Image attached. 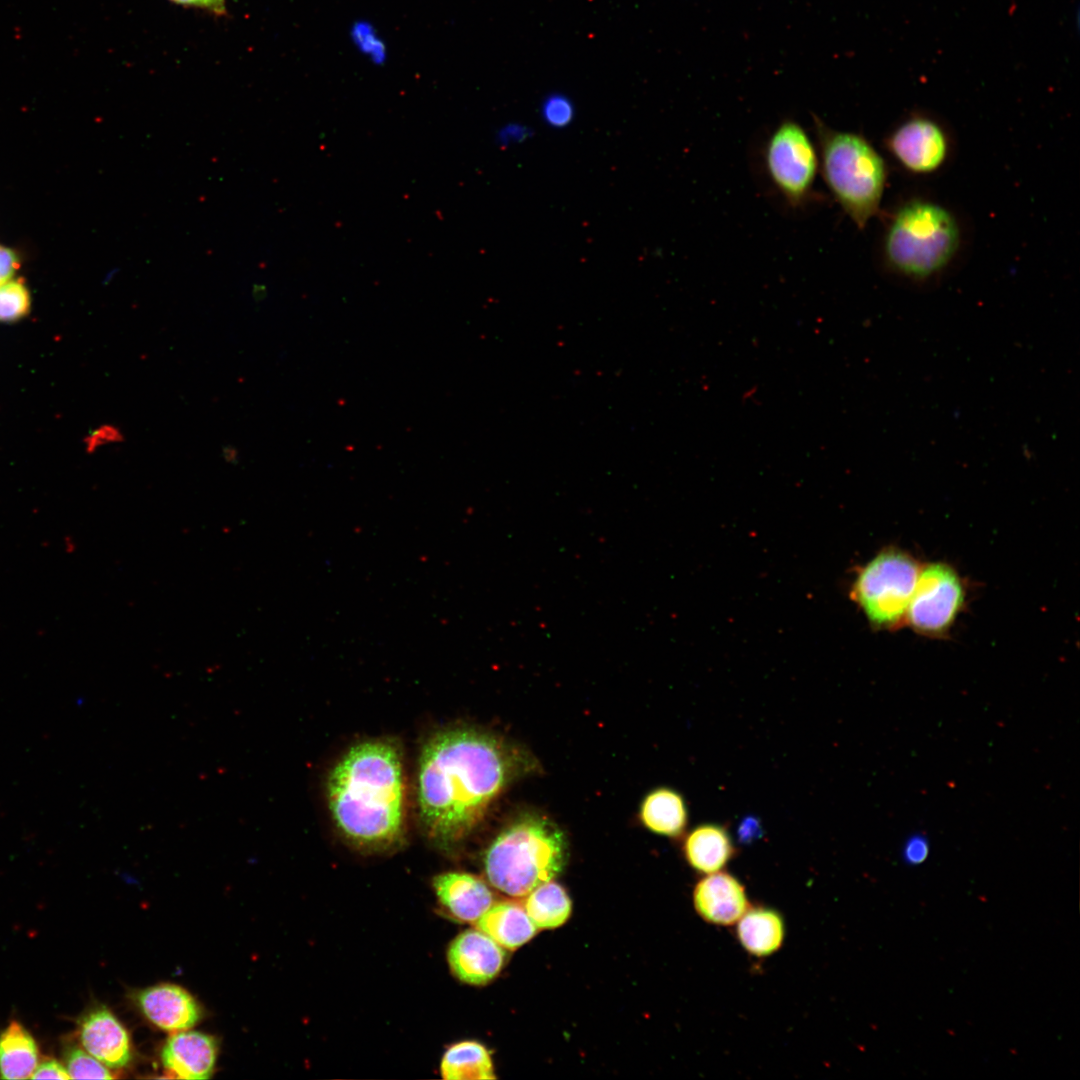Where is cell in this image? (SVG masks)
<instances>
[{
    "instance_id": "6da1fadb",
    "label": "cell",
    "mask_w": 1080,
    "mask_h": 1080,
    "mask_svg": "<svg viewBox=\"0 0 1080 1080\" xmlns=\"http://www.w3.org/2000/svg\"><path fill=\"white\" fill-rule=\"evenodd\" d=\"M520 754L486 732L442 730L424 745L417 805L426 835L442 848L465 838L520 771Z\"/></svg>"
},
{
    "instance_id": "7a4b0ae2",
    "label": "cell",
    "mask_w": 1080,
    "mask_h": 1080,
    "mask_svg": "<svg viewBox=\"0 0 1080 1080\" xmlns=\"http://www.w3.org/2000/svg\"><path fill=\"white\" fill-rule=\"evenodd\" d=\"M327 792L336 828L353 846L384 851L403 839V760L392 741L372 739L350 747L331 770Z\"/></svg>"
},
{
    "instance_id": "3957f363",
    "label": "cell",
    "mask_w": 1080,
    "mask_h": 1080,
    "mask_svg": "<svg viewBox=\"0 0 1080 1080\" xmlns=\"http://www.w3.org/2000/svg\"><path fill=\"white\" fill-rule=\"evenodd\" d=\"M962 232L955 215L928 199H910L890 215L882 260L897 279L916 286L938 280L959 252Z\"/></svg>"
},
{
    "instance_id": "277c9868",
    "label": "cell",
    "mask_w": 1080,
    "mask_h": 1080,
    "mask_svg": "<svg viewBox=\"0 0 1080 1080\" xmlns=\"http://www.w3.org/2000/svg\"><path fill=\"white\" fill-rule=\"evenodd\" d=\"M813 123L823 180L845 214L863 230L880 210L888 179L885 159L863 135L833 129L817 116Z\"/></svg>"
},
{
    "instance_id": "5b68a950",
    "label": "cell",
    "mask_w": 1080,
    "mask_h": 1080,
    "mask_svg": "<svg viewBox=\"0 0 1080 1080\" xmlns=\"http://www.w3.org/2000/svg\"><path fill=\"white\" fill-rule=\"evenodd\" d=\"M566 858L567 842L558 826L544 817L526 815L493 840L484 855V870L493 887L522 897L555 878Z\"/></svg>"
},
{
    "instance_id": "8992f818",
    "label": "cell",
    "mask_w": 1080,
    "mask_h": 1080,
    "mask_svg": "<svg viewBox=\"0 0 1080 1080\" xmlns=\"http://www.w3.org/2000/svg\"><path fill=\"white\" fill-rule=\"evenodd\" d=\"M920 568L910 554L893 548L881 551L858 570L851 597L873 627L893 630L906 622Z\"/></svg>"
},
{
    "instance_id": "52a82bcc",
    "label": "cell",
    "mask_w": 1080,
    "mask_h": 1080,
    "mask_svg": "<svg viewBox=\"0 0 1080 1080\" xmlns=\"http://www.w3.org/2000/svg\"><path fill=\"white\" fill-rule=\"evenodd\" d=\"M763 163L771 184L790 206L799 207L809 199L819 155L801 124L785 119L772 130L764 145Z\"/></svg>"
},
{
    "instance_id": "ba28073f",
    "label": "cell",
    "mask_w": 1080,
    "mask_h": 1080,
    "mask_svg": "<svg viewBox=\"0 0 1080 1080\" xmlns=\"http://www.w3.org/2000/svg\"><path fill=\"white\" fill-rule=\"evenodd\" d=\"M966 590L957 571L942 562L920 568L906 622L920 635L942 637L964 607Z\"/></svg>"
},
{
    "instance_id": "9c48e42d",
    "label": "cell",
    "mask_w": 1080,
    "mask_h": 1080,
    "mask_svg": "<svg viewBox=\"0 0 1080 1080\" xmlns=\"http://www.w3.org/2000/svg\"><path fill=\"white\" fill-rule=\"evenodd\" d=\"M886 146L905 170L918 175L938 171L950 150L943 126L924 115H913L902 121L888 135Z\"/></svg>"
},
{
    "instance_id": "30bf717a",
    "label": "cell",
    "mask_w": 1080,
    "mask_h": 1080,
    "mask_svg": "<svg viewBox=\"0 0 1080 1080\" xmlns=\"http://www.w3.org/2000/svg\"><path fill=\"white\" fill-rule=\"evenodd\" d=\"M80 1045L109 1069L126 1067L132 1059L128 1031L104 1005L87 1010L77 1024Z\"/></svg>"
},
{
    "instance_id": "8fae6325",
    "label": "cell",
    "mask_w": 1080,
    "mask_h": 1080,
    "mask_svg": "<svg viewBox=\"0 0 1080 1080\" xmlns=\"http://www.w3.org/2000/svg\"><path fill=\"white\" fill-rule=\"evenodd\" d=\"M505 951L480 930L459 934L448 949V962L454 975L462 982L481 985L490 982L500 972Z\"/></svg>"
},
{
    "instance_id": "7c38bea8",
    "label": "cell",
    "mask_w": 1080,
    "mask_h": 1080,
    "mask_svg": "<svg viewBox=\"0 0 1080 1080\" xmlns=\"http://www.w3.org/2000/svg\"><path fill=\"white\" fill-rule=\"evenodd\" d=\"M133 999L150 1023L168 1032L187 1030L202 1016L195 998L184 988L171 983L138 990Z\"/></svg>"
},
{
    "instance_id": "4fadbf2b",
    "label": "cell",
    "mask_w": 1080,
    "mask_h": 1080,
    "mask_svg": "<svg viewBox=\"0 0 1080 1080\" xmlns=\"http://www.w3.org/2000/svg\"><path fill=\"white\" fill-rule=\"evenodd\" d=\"M693 902L705 921L720 926L737 923L750 908L741 882L722 871L707 874L696 884Z\"/></svg>"
},
{
    "instance_id": "5bb4252c",
    "label": "cell",
    "mask_w": 1080,
    "mask_h": 1080,
    "mask_svg": "<svg viewBox=\"0 0 1080 1080\" xmlns=\"http://www.w3.org/2000/svg\"><path fill=\"white\" fill-rule=\"evenodd\" d=\"M217 1043L213 1036L198 1031H178L161 1050L164 1068L181 1079H207L214 1072Z\"/></svg>"
},
{
    "instance_id": "9a60e30c",
    "label": "cell",
    "mask_w": 1080,
    "mask_h": 1080,
    "mask_svg": "<svg viewBox=\"0 0 1080 1080\" xmlns=\"http://www.w3.org/2000/svg\"><path fill=\"white\" fill-rule=\"evenodd\" d=\"M440 903L457 920L476 922L493 904V893L480 878L465 872H446L433 880Z\"/></svg>"
},
{
    "instance_id": "2e32d148",
    "label": "cell",
    "mask_w": 1080,
    "mask_h": 1080,
    "mask_svg": "<svg viewBox=\"0 0 1080 1080\" xmlns=\"http://www.w3.org/2000/svg\"><path fill=\"white\" fill-rule=\"evenodd\" d=\"M684 854L698 872L721 871L735 855V846L725 827L706 823L695 827L686 837Z\"/></svg>"
},
{
    "instance_id": "e0dca14e",
    "label": "cell",
    "mask_w": 1080,
    "mask_h": 1080,
    "mask_svg": "<svg viewBox=\"0 0 1080 1080\" xmlns=\"http://www.w3.org/2000/svg\"><path fill=\"white\" fill-rule=\"evenodd\" d=\"M475 927L508 950L519 948L537 931L524 907L512 901L492 904L475 922Z\"/></svg>"
},
{
    "instance_id": "ac0fdd59",
    "label": "cell",
    "mask_w": 1080,
    "mask_h": 1080,
    "mask_svg": "<svg viewBox=\"0 0 1080 1080\" xmlns=\"http://www.w3.org/2000/svg\"><path fill=\"white\" fill-rule=\"evenodd\" d=\"M737 937L743 948L757 957L780 949L785 936L782 916L766 907L748 909L737 922Z\"/></svg>"
},
{
    "instance_id": "d6986e66",
    "label": "cell",
    "mask_w": 1080,
    "mask_h": 1080,
    "mask_svg": "<svg viewBox=\"0 0 1080 1080\" xmlns=\"http://www.w3.org/2000/svg\"><path fill=\"white\" fill-rule=\"evenodd\" d=\"M38 1063L35 1039L19 1021H10L0 1033V1078H31Z\"/></svg>"
},
{
    "instance_id": "ffe728a7",
    "label": "cell",
    "mask_w": 1080,
    "mask_h": 1080,
    "mask_svg": "<svg viewBox=\"0 0 1080 1080\" xmlns=\"http://www.w3.org/2000/svg\"><path fill=\"white\" fill-rule=\"evenodd\" d=\"M641 820L652 832L676 837L687 824V807L682 796L668 788H660L646 796L641 805Z\"/></svg>"
},
{
    "instance_id": "44dd1931",
    "label": "cell",
    "mask_w": 1080,
    "mask_h": 1080,
    "mask_svg": "<svg viewBox=\"0 0 1080 1080\" xmlns=\"http://www.w3.org/2000/svg\"><path fill=\"white\" fill-rule=\"evenodd\" d=\"M440 1071L446 1080L495 1078L488 1050L476 1041H462L450 1046L443 1055Z\"/></svg>"
},
{
    "instance_id": "7402d4cb",
    "label": "cell",
    "mask_w": 1080,
    "mask_h": 1080,
    "mask_svg": "<svg viewBox=\"0 0 1080 1080\" xmlns=\"http://www.w3.org/2000/svg\"><path fill=\"white\" fill-rule=\"evenodd\" d=\"M524 909L537 928H556L571 913V900L562 886L546 882L529 893Z\"/></svg>"
},
{
    "instance_id": "603a6c76",
    "label": "cell",
    "mask_w": 1080,
    "mask_h": 1080,
    "mask_svg": "<svg viewBox=\"0 0 1080 1080\" xmlns=\"http://www.w3.org/2000/svg\"><path fill=\"white\" fill-rule=\"evenodd\" d=\"M63 1064L70 1079H111L108 1067L90 1055L80 1044L67 1039L62 1046Z\"/></svg>"
},
{
    "instance_id": "cb8c5ba5",
    "label": "cell",
    "mask_w": 1080,
    "mask_h": 1080,
    "mask_svg": "<svg viewBox=\"0 0 1080 1080\" xmlns=\"http://www.w3.org/2000/svg\"><path fill=\"white\" fill-rule=\"evenodd\" d=\"M31 309V295L21 279L0 285V322L12 323L24 318Z\"/></svg>"
},
{
    "instance_id": "d4e9b609",
    "label": "cell",
    "mask_w": 1080,
    "mask_h": 1080,
    "mask_svg": "<svg viewBox=\"0 0 1080 1080\" xmlns=\"http://www.w3.org/2000/svg\"><path fill=\"white\" fill-rule=\"evenodd\" d=\"M575 105L572 99L561 92L545 96L540 105L543 122L553 129L567 128L575 119Z\"/></svg>"
},
{
    "instance_id": "484cf974",
    "label": "cell",
    "mask_w": 1080,
    "mask_h": 1080,
    "mask_svg": "<svg viewBox=\"0 0 1080 1080\" xmlns=\"http://www.w3.org/2000/svg\"><path fill=\"white\" fill-rule=\"evenodd\" d=\"M530 135V128L527 126L517 122H510L497 129L495 140L498 145L506 147L520 144L527 140Z\"/></svg>"
},
{
    "instance_id": "4316f807",
    "label": "cell",
    "mask_w": 1080,
    "mask_h": 1080,
    "mask_svg": "<svg viewBox=\"0 0 1080 1080\" xmlns=\"http://www.w3.org/2000/svg\"><path fill=\"white\" fill-rule=\"evenodd\" d=\"M929 854V845L925 837L912 836L904 845V861L911 865L921 864Z\"/></svg>"
},
{
    "instance_id": "83f0119b",
    "label": "cell",
    "mask_w": 1080,
    "mask_h": 1080,
    "mask_svg": "<svg viewBox=\"0 0 1080 1080\" xmlns=\"http://www.w3.org/2000/svg\"><path fill=\"white\" fill-rule=\"evenodd\" d=\"M32 1079H70L64 1064L52 1057H45L35 1068Z\"/></svg>"
},
{
    "instance_id": "f1b7e54d",
    "label": "cell",
    "mask_w": 1080,
    "mask_h": 1080,
    "mask_svg": "<svg viewBox=\"0 0 1080 1080\" xmlns=\"http://www.w3.org/2000/svg\"><path fill=\"white\" fill-rule=\"evenodd\" d=\"M20 267L14 250L0 244V285L12 280Z\"/></svg>"
},
{
    "instance_id": "f546056e",
    "label": "cell",
    "mask_w": 1080,
    "mask_h": 1080,
    "mask_svg": "<svg viewBox=\"0 0 1080 1080\" xmlns=\"http://www.w3.org/2000/svg\"><path fill=\"white\" fill-rule=\"evenodd\" d=\"M124 437L120 430L111 425H105L100 427L90 440L89 448H94L98 445L107 442H121Z\"/></svg>"
},
{
    "instance_id": "4dcf8cb0",
    "label": "cell",
    "mask_w": 1080,
    "mask_h": 1080,
    "mask_svg": "<svg viewBox=\"0 0 1080 1080\" xmlns=\"http://www.w3.org/2000/svg\"><path fill=\"white\" fill-rule=\"evenodd\" d=\"M181 4L194 5L212 10L216 13H223L225 10V0H172Z\"/></svg>"
},
{
    "instance_id": "1f68e13d",
    "label": "cell",
    "mask_w": 1080,
    "mask_h": 1080,
    "mask_svg": "<svg viewBox=\"0 0 1080 1080\" xmlns=\"http://www.w3.org/2000/svg\"><path fill=\"white\" fill-rule=\"evenodd\" d=\"M222 456L226 462L237 463L238 462V450L232 445H226L222 448Z\"/></svg>"
},
{
    "instance_id": "d6a6232c",
    "label": "cell",
    "mask_w": 1080,
    "mask_h": 1080,
    "mask_svg": "<svg viewBox=\"0 0 1080 1080\" xmlns=\"http://www.w3.org/2000/svg\"><path fill=\"white\" fill-rule=\"evenodd\" d=\"M265 287H256L254 289L253 296L256 300H262L265 297Z\"/></svg>"
}]
</instances>
